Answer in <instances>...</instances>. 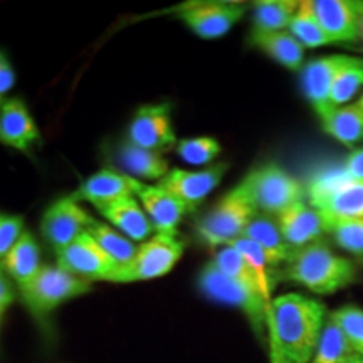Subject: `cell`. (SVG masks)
<instances>
[{
    "label": "cell",
    "mask_w": 363,
    "mask_h": 363,
    "mask_svg": "<svg viewBox=\"0 0 363 363\" xmlns=\"http://www.w3.org/2000/svg\"><path fill=\"white\" fill-rule=\"evenodd\" d=\"M26 306L34 316L44 318L59 305L91 291V281L59 266H43L30 283L19 289Z\"/></svg>",
    "instance_id": "5b68a950"
},
{
    "label": "cell",
    "mask_w": 363,
    "mask_h": 363,
    "mask_svg": "<svg viewBox=\"0 0 363 363\" xmlns=\"http://www.w3.org/2000/svg\"><path fill=\"white\" fill-rule=\"evenodd\" d=\"M259 214L246 179L229 190L197 224V233L208 247H224L242 238L246 227Z\"/></svg>",
    "instance_id": "3957f363"
},
{
    "label": "cell",
    "mask_w": 363,
    "mask_h": 363,
    "mask_svg": "<svg viewBox=\"0 0 363 363\" xmlns=\"http://www.w3.org/2000/svg\"><path fill=\"white\" fill-rule=\"evenodd\" d=\"M358 24H360V38H358V40L363 43V2H360V19H358Z\"/></svg>",
    "instance_id": "74e56055"
},
{
    "label": "cell",
    "mask_w": 363,
    "mask_h": 363,
    "mask_svg": "<svg viewBox=\"0 0 363 363\" xmlns=\"http://www.w3.org/2000/svg\"><path fill=\"white\" fill-rule=\"evenodd\" d=\"M130 195H133L130 175L125 172L103 169L89 175L71 197L76 202H89L99 208Z\"/></svg>",
    "instance_id": "ffe728a7"
},
{
    "label": "cell",
    "mask_w": 363,
    "mask_h": 363,
    "mask_svg": "<svg viewBox=\"0 0 363 363\" xmlns=\"http://www.w3.org/2000/svg\"><path fill=\"white\" fill-rule=\"evenodd\" d=\"M16 293H13L11 278L6 274V271L0 267V318H2L4 311L12 305Z\"/></svg>",
    "instance_id": "8d00e7d4"
},
{
    "label": "cell",
    "mask_w": 363,
    "mask_h": 363,
    "mask_svg": "<svg viewBox=\"0 0 363 363\" xmlns=\"http://www.w3.org/2000/svg\"><path fill=\"white\" fill-rule=\"evenodd\" d=\"M363 88V59L355 57L340 72L330 91V106L340 108L352 101L353 96Z\"/></svg>",
    "instance_id": "f546056e"
},
{
    "label": "cell",
    "mask_w": 363,
    "mask_h": 363,
    "mask_svg": "<svg viewBox=\"0 0 363 363\" xmlns=\"http://www.w3.org/2000/svg\"><path fill=\"white\" fill-rule=\"evenodd\" d=\"M299 2L294 0H262L254 4L252 30H288Z\"/></svg>",
    "instance_id": "4316f807"
},
{
    "label": "cell",
    "mask_w": 363,
    "mask_h": 363,
    "mask_svg": "<svg viewBox=\"0 0 363 363\" xmlns=\"http://www.w3.org/2000/svg\"><path fill=\"white\" fill-rule=\"evenodd\" d=\"M128 138V142L136 147L157 153L177 147L179 140L172 126L169 104H145L138 108L130 123Z\"/></svg>",
    "instance_id": "8fae6325"
},
{
    "label": "cell",
    "mask_w": 363,
    "mask_h": 363,
    "mask_svg": "<svg viewBox=\"0 0 363 363\" xmlns=\"http://www.w3.org/2000/svg\"><path fill=\"white\" fill-rule=\"evenodd\" d=\"M222 153L220 143L212 136L185 138L177 143V155L189 165H208Z\"/></svg>",
    "instance_id": "4dcf8cb0"
},
{
    "label": "cell",
    "mask_w": 363,
    "mask_h": 363,
    "mask_svg": "<svg viewBox=\"0 0 363 363\" xmlns=\"http://www.w3.org/2000/svg\"><path fill=\"white\" fill-rule=\"evenodd\" d=\"M229 169L227 163H212L203 170H182L174 169L169 172L165 179L160 180L163 189L174 194L177 199L185 202L195 211L224 179L225 172Z\"/></svg>",
    "instance_id": "5bb4252c"
},
{
    "label": "cell",
    "mask_w": 363,
    "mask_h": 363,
    "mask_svg": "<svg viewBox=\"0 0 363 363\" xmlns=\"http://www.w3.org/2000/svg\"><path fill=\"white\" fill-rule=\"evenodd\" d=\"M308 199L310 206L325 219L326 229L333 222L363 217V180L345 177L337 182L330 179L313 182L308 189Z\"/></svg>",
    "instance_id": "ba28073f"
},
{
    "label": "cell",
    "mask_w": 363,
    "mask_h": 363,
    "mask_svg": "<svg viewBox=\"0 0 363 363\" xmlns=\"http://www.w3.org/2000/svg\"><path fill=\"white\" fill-rule=\"evenodd\" d=\"M22 234H24V219L21 216L0 214V261L7 256Z\"/></svg>",
    "instance_id": "836d02e7"
},
{
    "label": "cell",
    "mask_w": 363,
    "mask_h": 363,
    "mask_svg": "<svg viewBox=\"0 0 363 363\" xmlns=\"http://www.w3.org/2000/svg\"><path fill=\"white\" fill-rule=\"evenodd\" d=\"M88 233L93 235L94 240L101 246V249L118 266H125L133 259L136 254V247L133 240L125 238L123 234L118 233L115 227L110 224H104V222L93 220V224L89 225Z\"/></svg>",
    "instance_id": "f1b7e54d"
},
{
    "label": "cell",
    "mask_w": 363,
    "mask_h": 363,
    "mask_svg": "<svg viewBox=\"0 0 363 363\" xmlns=\"http://www.w3.org/2000/svg\"><path fill=\"white\" fill-rule=\"evenodd\" d=\"M56 257L59 267L88 281H110L120 267L103 251L88 230L66 249L56 252Z\"/></svg>",
    "instance_id": "7c38bea8"
},
{
    "label": "cell",
    "mask_w": 363,
    "mask_h": 363,
    "mask_svg": "<svg viewBox=\"0 0 363 363\" xmlns=\"http://www.w3.org/2000/svg\"><path fill=\"white\" fill-rule=\"evenodd\" d=\"M284 278L315 294H333L357 281V267L338 256L325 242L298 249L286 264Z\"/></svg>",
    "instance_id": "7a4b0ae2"
},
{
    "label": "cell",
    "mask_w": 363,
    "mask_h": 363,
    "mask_svg": "<svg viewBox=\"0 0 363 363\" xmlns=\"http://www.w3.org/2000/svg\"><path fill=\"white\" fill-rule=\"evenodd\" d=\"M343 174L347 179L363 180V148L353 150L345 160Z\"/></svg>",
    "instance_id": "d590c367"
},
{
    "label": "cell",
    "mask_w": 363,
    "mask_h": 363,
    "mask_svg": "<svg viewBox=\"0 0 363 363\" xmlns=\"http://www.w3.org/2000/svg\"><path fill=\"white\" fill-rule=\"evenodd\" d=\"M328 234L345 252L355 257H363V217L333 222L328 225Z\"/></svg>",
    "instance_id": "1f68e13d"
},
{
    "label": "cell",
    "mask_w": 363,
    "mask_h": 363,
    "mask_svg": "<svg viewBox=\"0 0 363 363\" xmlns=\"http://www.w3.org/2000/svg\"><path fill=\"white\" fill-rule=\"evenodd\" d=\"M249 43L286 69L299 72L305 66V48L289 30H251Z\"/></svg>",
    "instance_id": "44dd1931"
},
{
    "label": "cell",
    "mask_w": 363,
    "mask_h": 363,
    "mask_svg": "<svg viewBox=\"0 0 363 363\" xmlns=\"http://www.w3.org/2000/svg\"><path fill=\"white\" fill-rule=\"evenodd\" d=\"M358 362H360V357H353V358H350V360L345 362V363H358Z\"/></svg>",
    "instance_id": "f35d334b"
},
{
    "label": "cell",
    "mask_w": 363,
    "mask_h": 363,
    "mask_svg": "<svg viewBox=\"0 0 363 363\" xmlns=\"http://www.w3.org/2000/svg\"><path fill=\"white\" fill-rule=\"evenodd\" d=\"M288 30L296 38L298 43L305 49H316L323 48V45L333 44L328 35H326L323 27L318 22L315 12H313L311 0H303V2H299L298 11L294 13Z\"/></svg>",
    "instance_id": "83f0119b"
},
{
    "label": "cell",
    "mask_w": 363,
    "mask_h": 363,
    "mask_svg": "<svg viewBox=\"0 0 363 363\" xmlns=\"http://www.w3.org/2000/svg\"><path fill=\"white\" fill-rule=\"evenodd\" d=\"M358 363H363V357H360V362H358Z\"/></svg>",
    "instance_id": "60d3db41"
},
{
    "label": "cell",
    "mask_w": 363,
    "mask_h": 363,
    "mask_svg": "<svg viewBox=\"0 0 363 363\" xmlns=\"http://www.w3.org/2000/svg\"><path fill=\"white\" fill-rule=\"evenodd\" d=\"M247 6L240 2H194L180 7L179 19L202 39H219L246 16Z\"/></svg>",
    "instance_id": "9c48e42d"
},
{
    "label": "cell",
    "mask_w": 363,
    "mask_h": 363,
    "mask_svg": "<svg viewBox=\"0 0 363 363\" xmlns=\"http://www.w3.org/2000/svg\"><path fill=\"white\" fill-rule=\"evenodd\" d=\"M39 138V128L27 104L19 98L6 99L0 106V143L29 152Z\"/></svg>",
    "instance_id": "ac0fdd59"
},
{
    "label": "cell",
    "mask_w": 363,
    "mask_h": 363,
    "mask_svg": "<svg viewBox=\"0 0 363 363\" xmlns=\"http://www.w3.org/2000/svg\"><path fill=\"white\" fill-rule=\"evenodd\" d=\"M326 316L323 303L305 294L288 293L272 299L266 326L274 363H311Z\"/></svg>",
    "instance_id": "6da1fadb"
},
{
    "label": "cell",
    "mask_w": 363,
    "mask_h": 363,
    "mask_svg": "<svg viewBox=\"0 0 363 363\" xmlns=\"http://www.w3.org/2000/svg\"><path fill=\"white\" fill-rule=\"evenodd\" d=\"M331 320L337 323L348 342L352 343L357 355L363 357V310L355 305H347L338 308L330 315Z\"/></svg>",
    "instance_id": "d6a6232c"
},
{
    "label": "cell",
    "mask_w": 363,
    "mask_h": 363,
    "mask_svg": "<svg viewBox=\"0 0 363 363\" xmlns=\"http://www.w3.org/2000/svg\"><path fill=\"white\" fill-rule=\"evenodd\" d=\"M98 212L110 222L111 227H115L118 233H121L133 242H145L155 233V227L135 195L99 207Z\"/></svg>",
    "instance_id": "d6986e66"
},
{
    "label": "cell",
    "mask_w": 363,
    "mask_h": 363,
    "mask_svg": "<svg viewBox=\"0 0 363 363\" xmlns=\"http://www.w3.org/2000/svg\"><path fill=\"white\" fill-rule=\"evenodd\" d=\"M16 84V71L6 54L0 51V106L6 101V94Z\"/></svg>",
    "instance_id": "e575fe53"
},
{
    "label": "cell",
    "mask_w": 363,
    "mask_h": 363,
    "mask_svg": "<svg viewBox=\"0 0 363 363\" xmlns=\"http://www.w3.org/2000/svg\"><path fill=\"white\" fill-rule=\"evenodd\" d=\"M0 267L6 271V274L19 289L30 283L43 267L40 264V249L34 235L30 233L22 234L7 256L0 261Z\"/></svg>",
    "instance_id": "603a6c76"
},
{
    "label": "cell",
    "mask_w": 363,
    "mask_h": 363,
    "mask_svg": "<svg viewBox=\"0 0 363 363\" xmlns=\"http://www.w3.org/2000/svg\"><path fill=\"white\" fill-rule=\"evenodd\" d=\"M276 222L286 242L296 251L320 242L321 238L328 234L323 217L305 201L293 203L291 207L276 216Z\"/></svg>",
    "instance_id": "e0dca14e"
},
{
    "label": "cell",
    "mask_w": 363,
    "mask_h": 363,
    "mask_svg": "<svg viewBox=\"0 0 363 363\" xmlns=\"http://www.w3.org/2000/svg\"><path fill=\"white\" fill-rule=\"evenodd\" d=\"M199 288L212 301L242 311L257 337H262L267 310L261 294L256 289H251L249 286L229 278L216 266L214 261H208L202 267L201 274H199Z\"/></svg>",
    "instance_id": "8992f818"
},
{
    "label": "cell",
    "mask_w": 363,
    "mask_h": 363,
    "mask_svg": "<svg viewBox=\"0 0 363 363\" xmlns=\"http://www.w3.org/2000/svg\"><path fill=\"white\" fill-rule=\"evenodd\" d=\"M185 251L179 233H157L136 249L128 264L120 266L110 278V283H136L165 276L174 269Z\"/></svg>",
    "instance_id": "277c9868"
},
{
    "label": "cell",
    "mask_w": 363,
    "mask_h": 363,
    "mask_svg": "<svg viewBox=\"0 0 363 363\" xmlns=\"http://www.w3.org/2000/svg\"><path fill=\"white\" fill-rule=\"evenodd\" d=\"M120 162L123 165L125 174L135 180H163L169 172V162L163 158L162 153L152 152L136 147L126 142L120 150Z\"/></svg>",
    "instance_id": "cb8c5ba5"
},
{
    "label": "cell",
    "mask_w": 363,
    "mask_h": 363,
    "mask_svg": "<svg viewBox=\"0 0 363 363\" xmlns=\"http://www.w3.org/2000/svg\"><path fill=\"white\" fill-rule=\"evenodd\" d=\"M320 120L326 133L345 147L363 142V111L357 103L331 108Z\"/></svg>",
    "instance_id": "d4e9b609"
},
{
    "label": "cell",
    "mask_w": 363,
    "mask_h": 363,
    "mask_svg": "<svg viewBox=\"0 0 363 363\" xmlns=\"http://www.w3.org/2000/svg\"><path fill=\"white\" fill-rule=\"evenodd\" d=\"M93 220V217L79 206V202H76L69 195L59 199L44 212L40 219V233L45 242L59 252L74 242L79 235H83Z\"/></svg>",
    "instance_id": "30bf717a"
},
{
    "label": "cell",
    "mask_w": 363,
    "mask_h": 363,
    "mask_svg": "<svg viewBox=\"0 0 363 363\" xmlns=\"http://www.w3.org/2000/svg\"><path fill=\"white\" fill-rule=\"evenodd\" d=\"M357 104H358V106H360L362 108V111H363V94H362V96L360 98H358V101H355Z\"/></svg>",
    "instance_id": "ab89813d"
},
{
    "label": "cell",
    "mask_w": 363,
    "mask_h": 363,
    "mask_svg": "<svg viewBox=\"0 0 363 363\" xmlns=\"http://www.w3.org/2000/svg\"><path fill=\"white\" fill-rule=\"evenodd\" d=\"M353 357L360 355H357V352L353 350L352 343L345 337L342 328L328 318L311 363H345Z\"/></svg>",
    "instance_id": "484cf974"
},
{
    "label": "cell",
    "mask_w": 363,
    "mask_h": 363,
    "mask_svg": "<svg viewBox=\"0 0 363 363\" xmlns=\"http://www.w3.org/2000/svg\"><path fill=\"white\" fill-rule=\"evenodd\" d=\"M246 182L259 214L276 217L293 203L303 202L308 197L305 185L276 163H267L252 170L246 177Z\"/></svg>",
    "instance_id": "52a82bcc"
},
{
    "label": "cell",
    "mask_w": 363,
    "mask_h": 363,
    "mask_svg": "<svg viewBox=\"0 0 363 363\" xmlns=\"http://www.w3.org/2000/svg\"><path fill=\"white\" fill-rule=\"evenodd\" d=\"M313 12L333 44L357 43L360 38V2L311 0Z\"/></svg>",
    "instance_id": "2e32d148"
},
{
    "label": "cell",
    "mask_w": 363,
    "mask_h": 363,
    "mask_svg": "<svg viewBox=\"0 0 363 363\" xmlns=\"http://www.w3.org/2000/svg\"><path fill=\"white\" fill-rule=\"evenodd\" d=\"M133 195L142 203L155 233H177V225L189 212H194L187 203L177 199L162 185H148L131 179Z\"/></svg>",
    "instance_id": "9a60e30c"
},
{
    "label": "cell",
    "mask_w": 363,
    "mask_h": 363,
    "mask_svg": "<svg viewBox=\"0 0 363 363\" xmlns=\"http://www.w3.org/2000/svg\"><path fill=\"white\" fill-rule=\"evenodd\" d=\"M352 56L345 54H331V56L315 57L305 62L303 69L299 71L301 88L305 98L310 101L313 110L318 116H323L331 110L330 106V91L337 76L345 67L353 62Z\"/></svg>",
    "instance_id": "4fadbf2b"
},
{
    "label": "cell",
    "mask_w": 363,
    "mask_h": 363,
    "mask_svg": "<svg viewBox=\"0 0 363 363\" xmlns=\"http://www.w3.org/2000/svg\"><path fill=\"white\" fill-rule=\"evenodd\" d=\"M242 238L252 240L256 246H259L272 267L288 264L296 252V249H293L284 240L276 217L267 214H257L254 217L251 224L244 230Z\"/></svg>",
    "instance_id": "7402d4cb"
}]
</instances>
